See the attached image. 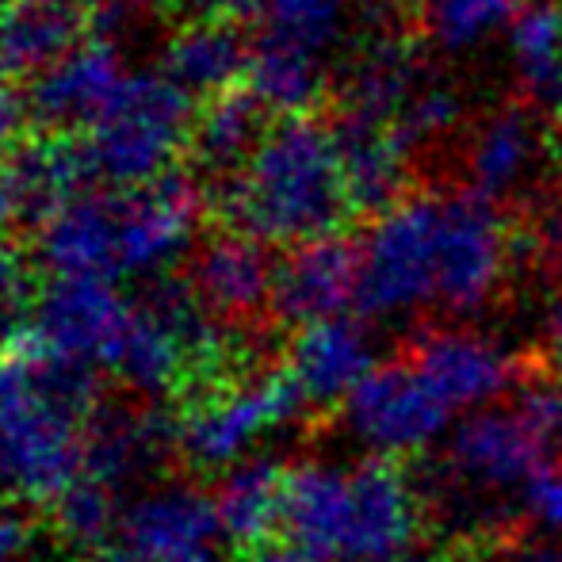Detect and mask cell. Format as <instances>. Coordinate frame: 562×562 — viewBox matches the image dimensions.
Here are the masks:
<instances>
[{
	"mask_svg": "<svg viewBox=\"0 0 562 562\" xmlns=\"http://www.w3.org/2000/svg\"><path fill=\"white\" fill-rule=\"evenodd\" d=\"M422 528V494L386 459L288 467L280 536L311 562H414Z\"/></svg>",
	"mask_w": 562,
	"mask_h": 562,
	"instance_id": "1",
	"label": "cell"
},
{
	"mask_svg": "<svg viewBox=\"0 0 562 562\" xmlns=\"http://www.w3.org/2000/svg\"><path fill=\"white\" fill-rule=\"evenodd\" d=\"M97 375L31 348L0 352V490L54 505L85 474Z\"/></svg>",
	"mask_w": 562,
	"mask_h": 562,
	"instance_id": "2",
	"label": "cell"
},
{
	"mask_svg": "<svg viewBox=\"0 0 562 562\" xmlns=\"http://www.w3.org/2000/svg\"><path fill=\"white\" fill-rule=\"evenodd\" d=\"M234 229L265 245H299L334 237L356 218L329 119H272L265 142L237 180L218 188Z\"/></svg>",
	"mask_w": 562,
	"mask_h": 562,
	"instance_id": "3",
	"label": "cell"
},
{
	"mask_svg": "<svg viewBox=\"0 0 562 562\" xmlns=\"http://www.w3.org/2000/svg\"><path fill=\"white\" fill-rule=\"evenodd\" d=\"M229 329L234 326L215 318L188 283L177 288L161 280L142 295V303H134L115 375L142 398H165L184 386L203 391L211 383H223L241 348Z\"/></svg>",
	"mask_w": 562,
	"mask_h": 562,
	"instance_id": "4",
	"label": "cell"
},
{
	"mask_svg": "<svg viewBox=\"0 0 562 562\" xmlns=\"http://www.w3.org/2000/svg\"><path fill=\"white\" fill-rule=\"evenodd\" d=\"M192 97L161 69H131L112 112L85 134L89 177L108 188H146L169 177L192 138Z\"/></svg>",
	"mask_w": 562,
	"mask_h": 562,
	"instance_id": "5",
	"label": "cell"
},
{
	"mask_svg": "<svg viewBox=\"0 0 562 562\" xmlns=\"http://www.w3.org/2000/svg\"><path fill=\"white\" fill-rule=\"evenodd\" d=\"M306 409L288 371H249L211 383L177 422V451L200 471H234Z\"/></svg>",
	"mask_w": 562,
	"mask_h": 562,
	"instance_id": "6",
	"label": "cell"
},
{
	"mask_svg": "<svg viewBox=\"0 0 562 562\" xmlns=\"http://www.w3.org/2000/svg\"><path fill=\"white\" fill-rule=\"evenodd\" d=\"M440 195H409L360 241V306L368 318H402L437 306Z\"/></svg>",
	"mask_w": 562,
	"mask_h": 562,
	"instance_id": "7",
	"label": "cell"
},
{
	"mask_svg": "<svg viewBox=\"0 0 562 562\" xmlns=\"http://www.w3.org/2000/svg\"><path fill=\"white\" fill-rule=\"evenodd\" d=\"M131 318L134 303L119 283L100 276H54L38 295L27 348L92 375L100 368L115 371Z\"/></svg>",
	"mask_w": 562,
	"mask_h": 562,
	"instance_id": "8",
	"label": "cell"
},
{
	"mask_svg": "<svg viewBox=\"0 0 562 562\" xmlns=\"http://www.w3.org/2000/svg\"><path fill=\"white\" fill-rule=\"evenodd\" d=\"M200 184L172 169L146 188H112L115 260L112 280H157L195 245Z\"/></svg>",
	"mask_w": 562,
	"mask_h": 562,
	"instance_id": "9",
	"label": "cell"
},
{
	"mask_svg": "<svg viewBox=\"0 0 562 562\" xmlns=\"http://www.w3.org/2000/svg\"><path fill=\"white\" fill-rule=\"evenodd\" d=\"M348 437L375 459L425 451L451 425V406L417 375L414 363H379L340 406Z\"/></svg>",
	"mask_w": 562,
	"mask_h": 562,
	"instance_id": "10",
	"label": "cell"
},
{
	"mask_svg": "<svg viewBox=\"0 0 562 562\" xmlns=\"http://www.w3.org/2000/svg\"><path fill=\"white\" fill-rule=\"evenodd\" d=\"M513 237L494 200L479 192L440 195L437 306L474 314L497 295L509 272Z\"/></svg>",
	"mask_w": 562,
	"mask_h": 562,
	"instance_id": "11",
	"label": "cell"
},
{
	"mask_svg": "<svg viewBox=\"0 0 562 562\" xmlns=\"http://www.w3.org/2000/svg\"><path fill=\"white\" fill-rule=\"evenodd\" d=\"M215 494L192 482H154L126 497L112 540L115 562H192L218 551Z\"/></svg>",
	"mask_w": 562,
	"mask_h": 562,
	"instance_id": "12",
	"label": "cell"
},
{
	"mask_svg": "<svg viewBox=\"0 0 562 562\" xmlns=\"http://www.w3.org/2000/svg\"><path fill=\"white\" fill-rule=\"evenodd\" d=\"M126 77H131V69L123 61V46L89 38L74 54H66L58 66H50L31 81V119H38L54 134H89L112 112Z\"/></svg>",
	"mask_w": 562,
	"mask_h": 562,
	"instance_id": "13",
	"label": "cell"
},
{
	"mask_svg": "<svg viewBox=\"0 0 562 562\" xmlns=\"http://www.w3.org/2000/svg\"><path fill=\"white\" fill-rule=\"evenodd\" d=\"M543 445L536 429L525 422V414L509 409H479L459 429L451 432L448 445V467L456 482L479 490V494H505L520 490L548 467Z\"/></svg>",
	"mask_w": 562,
	"mask_h": 562,
	"instance_id": "14",
	"label": "cell"
},
{
	"mask_svg": "<svg viewBox=\"0 0 562 562\" xmlns=\"http://www.w3.org/2000/svg\"><path fill=\"white\" fill-rule=\"evenodd\" d=\"M360 299V245L345 234L291 249L276 268L272 311L288 326L306 329L345 318Z\"/></svg>",
	"mask_w": 562,
	"mask_h": 562,
	"instance_id": "15",
	"label": "cell"
},
{
	"mask_svg": "<svg viewBox=\"0 0 562 562\" xmlns=\"http://www.w3.org/2000/svg\"><path fill=\"white\" fill-rule=\"evenodd\" d=\"M409 363L448 402L451 414L494 409V402L509 391L513 375H517L505 348H497L490 337L467 334V329H432V334H425L417 340Z\"/></svg>",
	"mask_w": 562,
	"mask_h": 562,
	"instance_id": "16",
	"label": "cell"
},
{
	"mask_svg": "<svg viewBox=\"0 0 562 562\" xmlns=\"http://www.w3.org/2000/svg\"><path fill=\"white\" fill-rule=\"evenodd\" d=\"M276 268L280 265L268 257L265 241L241 229H223L195 249L188 288L215 318L234 326L272 306Z\"/></svg>",
	"mask_w": 562,
	"mask_h": 562,
	"instance_id": "17",
	"label": "cell"
},
{
	"mask_svg": "<svg viewBox=\"0 0 562 562\" xmlns=\"http://www.w3.org/2000/svg\"><path fill=\"white\" fill-rule=\"evenodd\" d=\"M379 368L375 340L352 318H334L322 326H306L291 337L283 371L303 394L306 409L345 406L348 394Z\"/></svg>",
	"mask_w": 562,
	"mask_h": 562,
	"instance_id": "18",
	"label": "cell"
},
{
	"mask_svg": "<svg viewBox=\"0 0 562 562\" xmlns=\"http://www.w3.org/2000/svg\"><path fill=\"white\" fill-rule=\"evenodd\" d=\"M340 165H345L348 195L356 215L383 218L402 200H409V157L414 149L402 142V134L386 123L340 112L334 119Z\"/></svg>",
	"mask_w": 562,
	"mask_h": 562,
	"instance_id": "19",
	"label": "cell"
},
{
	"mask_svg": "<svg viewBox=\"0 0 562 562\" xmlns=\"http://www.w3.org/2000/svg\"><path fill=\"white\" fill-rule=\"evenodd\" d=\"M92 38V0H8L0 8V69L46 74Z\"/></svg>",
	"mask_w": 562,
	"mask_h": 562,
	"instance_id": "20",
	"label": "cell"
},
{
	"mask_svg": "<svg viewBox=\"0 0 562 562\" xmlns=\"http://www.w3.org/2000/svg\"><path fill=\"white\" fill-rule=\"evenodd\" d=\"M177 448V425H165L149 409H100L89 432L85 474L126 497V490L149 482V474Z\"/></svg>",
	"mask_w": 562,
	"mask_h": 562,
	"instance_id": "21",
	"label": "cell"
},
{
	"mask_svg": "<svg viewBox=\"0 0 562 562\" xmlns=\"http://www.w3.org/2000/svg\"><path fill=\"white\" fill-rule=\"evenodd\" d=\"M252 38L234 20H184L161 46V74L188 97L215 100L234 92L237 77L249 69Z\"/></svg>",
	"mask_w": 562,
	"mask_h": 562,
	"instance_id": "22",
	"label": "cell"
},
{
	"mask_svg": "<svg viewBox=\"0 0 562 562\" xmlns=\"http://www.w3.org/2000/svg\"><path fill=\"white\" fill-rule=\"evenodd\" d=\"M4 188L12 195L15 215H27L35 223H46L54 211H61L69 200L89 192V161H85L81 142L69 134L54 138L23 142L15 154H8L4 165Z\"/></svg>",
	"mask_w": 562,
	"mask_h": 562,
	"instance_id": "23",
	"label": "cell"
},
{
	"mask_svg": "<svg viewBox=\"0 0 562 562\" xmlns=\"http://www.w3.org/2000/svg\"><path fill=\"white\" fill-rule=\"evenodd\" d=\"M268 119L265 108L257 104L249 89L245 92H226L215 97L195 112L192 123V138H188V154L192 165L200 169V177L215 180V192L226 188L229 180H237L245 172V165L252 161L257 146L265 142Z\"/></svg>",
	"mask_w": 562,
	"mask_h": 562,
	"instance_id": "24",
	"label": "cell"
},
{
	"mask_svg": "<svg viewBox=\"0 0 562 562\" xmlns=\"http://www.w3.org/2000/svg\"><path fill=\"white\" fill-rule=\"evenodd\" d=\"M543 154V123L536 108L505 104L494 115L482 119L467 146V172H471V192L486 200L509 195L528 172L536 169Z\"/></svg>",
	"mask_w": 562,
	"mask_h": 562,
	"instance_id": "25",
	"label": "cell"
},
{
	"mask_svg": "<svg viewBox=\"0 0 562 562\" xmlns=\"http://www.w3.org/2000/svg\"><path fill=\"white\" fill-rule=\"evenodd\" d=\"M422 89V61H417L414 46L398 35H383L379 43L363 46V54H356L345 97H340V112L394 126Z\"/></svg>",
	"mask_w": 562,
	"mask_h": 562,
	"instance_id": "26",
	"label": "cell"
},
{
	"mask_svg": "<svg viewBox=\"0 0 562 562\" xmlns=\"http://www.w3.org/2000/svg\"><path fill=\"white\" fill-rule=\"evenodd\" d=\"M283 497H288V467L252 456L223 474L215 490V509L223 536L245 551L276 540L283 528Z\"/></svg>",
	"mask_w": 562,
	"mask_h": 562,
	"instance_id": "27",
	"label": "cell"
},
{
	"mask_svg": "<svg viewBox=\"0 0 562 562\" xmlns=\"http://www.w3.org/2000/svg\"><path fill=\"white\" fill-rule=\"evenodd\" d=\"M245 85H249V92L268 115L288 119L314 115V104H318L322 89H326V77H322L318 54L257 31L249 50V69H245Z\"/></svg>",
	"mask_w": 562,
	"mask_h": 562,
	"instance_id": "28",
	"label": "cell"
},
{
	"mask_svg": "<svg viewBox=\"0 0 562 562\" xmlns=\"http://www.w3.org/2000/svg\"><path fill=\"white\" fill-rule=\"evenodd\" d=\"M509 50L528 108L562 119V4H528L509 27Z\"/></svg>",
	"mask_w": 562,
	"mask_h": 562,
	"instance_id": "29",
	"label": "cell"
},
{
	"mask_svg": "<svg viewBox=\"0 0 562 562\" xmlns=\"http://www.w3.org/2000/svg\"><path fill=\"white\" fill-rule=\"evenodd\" d=\"M123 505H126V497H119L115 490L100 486L89 474H81V479L50 505L58 540L74 551H112Z\"/></svg>",
	"mask_w": 562,
	"mask_h": 562,
	"instance_id": "30",
	"label": "cell"
},
{
	"mask_svg": "<svg viewBox=\"0 0 562 562\" xmlns=\"http://www.w3.org/2000/svg\"><path fill=\"white\" fill-rule=\"evenodd\" d=\"M528 0H422V23L448 50H471L513 27Z\"/></svg>",
	"mask_w": 562,
	"mask_h": 562,
	"instance_id": "31",
	"label": "cell"
},
{
	"mask_svg": "<svg viewBox=\"0 0 562 562\" xmlns=\"http://www.w3.org/2000/svg\"><path fill=\"white\" fill-rule=\"evenodd\" d=\"M352 0H260V31L318 54L340 38Z\"/></svg>",
	"mask_w": 562,
	"mask_h": 562,
	"instance_id": "32",
	"label": "cell"
},
{
	"mask_svg": "<svg viewBox=\"0 0 562 562\" xmlns=\"http://www.w3.org/2000/svg\"><path fill=\"white\" fill-rule=\"evenodd\" d=\"M38 295H43V288H38L31 260L12 241L0 237V348L4 352L27 348Z\"/></svg>",
	"mask_w": 562,
	"mask_h": 562,
	"instance_id": "33",
	"label": "cell"
},
{
	"mask_svg": "<svg viewBox=\"0 0 562 562\" xmlns=\"http://www.w3.org/2000/svg\"><path fill=\"white\" fill-rule=\"evenodd\" d=\"M525 505L548 532H555L562 540V467L548 463L532 482H528Z\"/></svg>",
	"mask_w": 562,
	"mask_h": 562,
	"instance_id": "34",
	"label": "cell"
},
{
	"mask_svg": "<svg viewBox=\"0 0 562 562\" xmlns=\"http://www.w3.org/2000/svg\"><path fill=\"white\" fill-rule=\"evenodd\" d=\"M138 23H142L138 0H92V38L123 46V38L134 35Z\"/></svg>",
	"mask_w": 562,
	"mask_h": 562,
	"instance_id": "35",
	"label": "cell"
},
{
	"mask_svg": "<svg viewBox=\"0 0 562 562\" xmlns=\"http://www.w3.org/2000/svg\"><path fill=\"white\" fill-rule=\"evenodd\" d=\"M31 119L27 92L12 89L8 81H0V154H15L23 146V126Z\"/></svg>",
	"mask_w": 562,
	"mask_h": 562,
	"instance_id": "36",
	"label": "cell"
},
{
	"mask_svg": "<svg viewBox=\"0 0 562 562\" xmlns=\"http://www.w3.org/2000/svg\"><path fill=\"white\" fill-rule=\"evenodd\" d=\"M31 551H35L31 525L12 505H0V562H27Z\"/></svg>",
	"mask_w": 562,
	"mask_h": 562,
	"instance_id": "37",
	"label": "cell"
},
{
	"mask_svg": "<svg viewBox=\"0 0 562 562\" xmlns=\"http://www.w3.org/2000/svg\"><path fill=\"white\" fill-rule=\"evenodd\" d=\"M169 4L188 20H237V15L252 12L260 0H169Z\"/></svg>",
	"mask_w": 562,
	"mask_h": 562,
	"instance_id": "38",
	"label": "cell"
},
{
	"mask_svg": "<svg viewBox=\"0 0 562 562\" xmlns=\"http://www.w3.org/2000/svg\"><path fill=\"white\" fill-rule=\"evenodd\" d=\"M245 562H311V559H306L291 540L276 536V540H268V543H260V548L245 551Z\"/></svg>",
	"mask_w": 562,
	"mask_h": 562,
	"instance_id": "39",
	"label": "cell"
},
{
	"mask_svg": "<svg viewBox=\"0 0 562 562\" xmlns=\"http://www.w3.org/2000/svg\"><path fill=\"white\" fill-rule=\"evenodd\" d=\"M505 562H562L559 543H520L513 548V555H505Z\"/></svg>",
	"mask_w": 562,
	"mask_h": 562,
	"instance_id": "40",
	"label": "cell"
},
{
	"mask_svg": "<svg viewBox=\"0 0 562 562\" xmlns=\"http://www.w3.org/2000/svg\"><path fill=\"white\" fill-rule=\"evenodd\" d=\"M543 337H548V345L555 348V352H562V288L548 303V311H543Z\"/></svg>",
	"mask_w": 562,
	"mask_h": 562,
	"instance_id": "41",
	"label": "cell"
},
{
	"mask_svg": "<svg viewBox=\"0 0 562 562\" xmlns=\"http://www.w3.org/2000/svg\"><path fill=\"white\" fill-rule=\"evenodd\" d=\"M15 218V207H12V195H8L4 188V177H0V229H4L8 223Z\"/></svg>",
	"mask_w": 562,
	"mask_h": 562,
	"instance_id": "42",
	"label": "cell"
},
{
	"mask_svg": "<svg viewBox=\"0 0 562 562\" xmlns=\"http://www.w3.org/2000/svg\"><path fill=\"white\" fill-rule=\"evenodd\" d=\"M192 562H226V559H223V551H211V555H200V559H192Z\"/></svg>",
	"mask_w": 562,
	"mask_h": 562,
	"instance_id": "43",
	"label": "cell"
},
{
	"mask_svg": "<svg viewBox=\"0 0 562 562\" xmlns=\"http://www.w3.org/2000/svg\"><path fill=\"white\" fill-rule=\"evenodd\" d=\"M555 391L562 394V371H559V379H555Z\"/></svg>",
	"mask_w": 562,
	"mask_h": 562,
	"instance_id": "44",
	"label": "cell"
},
{
	"mask_svg": "<svg viewBox=\"0 0 562 562\" xmlns=\"http://www.w3.org/2000/svg\"><path fill=\"white\" fill-rule=\"evenodd\" d=\"M4 4H8V0H0V8H4Z\"/></svg>",
	"mask_w": 562,
	"mask_h": 562,
	"instance_id": "45",
	"label": "cell"
}]
</instances>
